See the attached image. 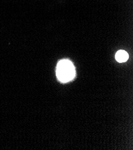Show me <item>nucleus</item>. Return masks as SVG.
Returning a JSON list of instances; mask_svg holds the SVG:
<instances>
[{
    "label": "nucleus",
    "instance_id": "obj_1",
    "mask_svg": "<svg viewBox=\"0 0 133 150\" xmlns=\"http://www.w3.org/2000/svg\"><path fill=\"white\" fill-rule=\"evenodd\" d=\"M56 76L57 79L62 83H66L73 80L75 76V69L72 62L68 59L59 61L57 66Z\"/></svg>",
    "mask_w": 133,
    "mask_h": 150
},
{
    "label": "nucleus",
    "instance_id": "obj_2",
    "mask_svg": "<svg viewBox=\"0 0 133 150\" xmlns=\"http://www.w3.org/2000/svg\"><path fill=\"white\" fill-rule=\"evenodd\" d=\"M128 58L129 55L127 53V52L125 50H121L118 51L115 54V59L116 60V61L120 63L126 62L128 59Z\"/></svg>",
    "mask_w": 133,
    "mask_h": 150
}]
</instances>
